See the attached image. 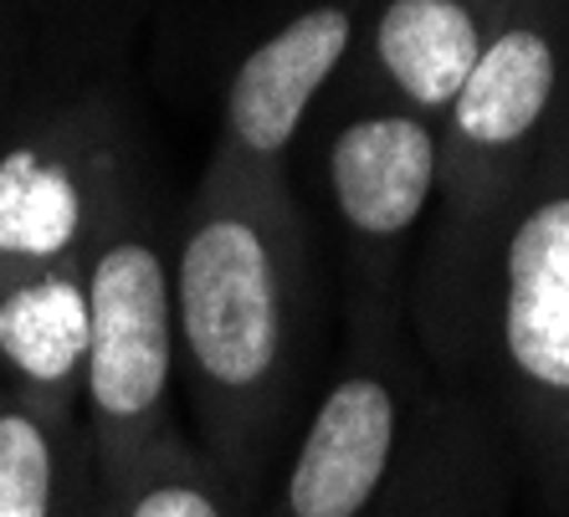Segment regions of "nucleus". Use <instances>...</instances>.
<instances>
[{
  "label": "nucleus",
  "instance_id": "nucleus-1",
  "mask_svg": "<svg viewBox=\"0 0 569 517\" xmlns=\"http://www.w3.org/2000/svg\"><path fill=\"white\" fill-rule=\"evenodd\" d=\"M174 338L186 348L211 462L252 491L272 420L282 410L288 313L282 262L262 221L211 211L190 226L174 262Z\"/></svg>",
  "mask_w": 569,
  "mask_h": 517
},
{
  "label": "nucleus",
  "instance_id": "nucleus-2",
  "mask_svg": "<svg viewBox=\"0 0 569 517\" xmlns=\"http://www.w3.org/2000/svg\"><path fill=\"white\" fill-rule=\"evenodd\" d=\"M88 440H93L98 497L133 466L170 446V379H174V287L164 256L139 231H103L88 246Z\"/></svg>",
  "mask_w": 569,
  "mask_h": 517
},
{
  "label": "nucleus",
  "instance_id": "nucleus-3",
  "mask_svg": "<svg viewBox=\"0 0 569 517\" xmlns=\"http://www.w3.org/2000/svg\"><path fill=\"white\" fill-rule=\"evenodd\" d=\"M400 452V395L380 369L345 374L318 399L288 462L278 517H370Z\"/></svg>",
  "mask_w": 569,
  "mask_h": 517
},
{
  "label": "nucleus",
  "instance_id": "nucleus-4",
  "mask_svg": "<svg viewBox=\"0 0 569 517\" xmlns=\"http://www.w3.org/2000/svg\"><path fill=\"white\" fill-rule=\"evenodd\" d=\"M0 369L31 410L72 420L88 369V287L72 262L0 287Z\"/></svg>",
  "mask_w": 569,
  "mask_h": 517
},
{
  "label": "nucleus",
  "instance_id": "nucleus-5",
  "mask_svg": "<svg viewBox=\"0 0 569 517\" xmlns=\"http://www.w3.org/2000/svg\"><path fill=\"white\" fill-rule=\"evenodd\" d=\"M503 344L529 385L569 395V195L529 211L508 241Z\"/></svg>",
  "mask_w": 569,
  "mask_h": 517
},
{
  "label": "nucleus",
  "instance_id": "nucleus-6",
  "mask_svg": "<svg viewBox=\"0 0 569 517\" xmlns=\"http://www.w3.org/2000/svg\"><path fill=\"white\" fill-rule=\"evenodd\" d=\"M349 47V16L333 6L298 16L288 31L262 41L231 78V133L252 154H278L298 133L308 98L318 93V82L333 72V62Z\"/></svg>",
  "mask_w": 569,
  "mask_h": 517
},
{
  "label": "nucleus",
  "instance_id": "nucleus-7",
  "mask_svg": "<svg viewBox=\"0 0 569 517\" xmlns=\"http://www.w3.org/2000/svg\"><path fill=\"white\" fill-rule=\"evenodd\" d=\"M333 200L365 236H400L437 180V139L411 119H365L333 144Z\"/></svg>",
  "mask_w": 569,
  "mask_h": 517
},
{
  "label": "nucleus",
  "instance_id": "nucleus-8",
  "mask_svg": "<svg viewBox=\"0 0 569 517\" xmlns=\"http://www.w3.org/2000/svg\"><path fill=\"white\" fill-rule=\"evenodd\" d=\"M93 246V211L78 170L37 144L0 154V287Z\"/></svg>",
  "mask_w": 569,
  "mask_h": 517
},
{
  "label": "nucleus",
  "instance_id": "nucleus-9",
  "mask_svg": "<svg viewBox=\"0 0 569 517\" xmlns=\"http://www.w3.org/2000/svg\"><path fill=\"white\" fill-rule=\"evenodd\" d=\"M0 517H98L93 440L78 420L0 395Z\"/></svg>",
  "mask_w": 569,
  "mask_h": 517
},
{
  "label": "nucleus",
  "instance_id": "nucleus-10",
  "mask_svg": "<svg viewBox=\"0 0 569 517\" xmlns=\"http://www.w3.org/2000/svg\"><path fill=\"white\" fill-rule=\"evenodd\" d=\"M380 57L416 103L441 108L462 93L482 41L457 0H396L380 16Z\"/></svg>",
  "mask_w": 569,
  "mask_h": 517
},
{
  "label": "nucleus",
  "instance_id": "nucleus-11",
  "mask_svg": "<svg viewBox=\"0 0 569 517\" xmlns=\"http://www.w3.org/2000/svg\"><path fill=\"white\" fill-rule=\"evenodd\" d=\"M555 88V52L539 31H508L477 57L457 93V129L472 144H513L539 123Z\"/></svg>",
  "mask_w": 569,
  "mask_h": 517
},
{
  "label": "nucleus",
  "instance_id": "nucleus-12",
  "mask_svg": "<svg viewBox=\"0 0 569 517\" xmlns=\"http://www.w3.org/2000/svg\"><path fill=\"white\" fill-rule=\"evenodd\" d=\"M247 491L211 456H190L180 436L98 497V517H241Z\"/></svg>",
  "mask_w": 569,
  "mask_h": 517
},
{
  "label": "nucleus",
  "instance_id": "nucleus-13",
  "mask_svg": "<svg viewBox=\"0 0 569 517\" xmlns=\"http://www.w3.org/2000/svg\"><path fill=\"white\" fill-rule=\"evenodd\" d=\"M396 517H451V507H441V503H431V513H396Z\"/></svg>",
  "mask_w": 569,
  "mask_h": 517
}]
</instances>
